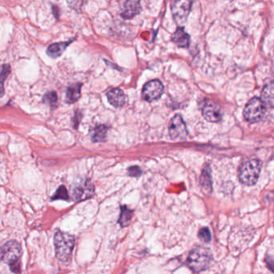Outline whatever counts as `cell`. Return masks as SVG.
I'll use <instances>...</instances> for the list:
<instances>
[{
    "label": "cell",
    "mask_w": 274,
    "mask_h": 274,
    "mask_svg": "<svg viewBox=\"0 0 274 274\" xmlns=\"http://www.w3.org/2000/svg\"><path fill=\"white\" fill-rule=\"evenodd\" d=\"M21 256L22 248L20 244L15 240H10L0 250V261L8 264L11 270L15 273L20 272Z\"/></svg>",
    "instance_id": "6da1fadb"
},
{
    "label": "cell",
    "mask_w": 274,
    "mask_h": 274,
    "mask_svg": "<svg viewBox=\"0 0 274 274\" xmlns=\"http://www.w3.org/2000/svg\"><path fill=\"white\" fill-rule=\"evenodd\" d=\"M54 244L57 259L63 263L68 262L75 245L73 236L62 231H57L54 236Z\"/></svg>",
    "instance_id": "7a4b0ae2"
},
{
    "label": "cell",
    "mask_w": 274,
    "mask_h": 274,
    "mask_svg": "<svg viewBox=\"0 0 274 274\" xmlns=\"http://www.w3.org/2000/svg\"><path fill=\"white\" fill-rule=\"evenodd\" d=\"M262 163L259 159L245 161L240 165L238 170V178L241 184L245 186H254L259 179Z\"/></svg>",
    "instance_id": "3957f363"
},
{
    "label": "cell",
    "mask_w": 274,
    "mask_h": 274,
    "mask_svg": "<svg viewBox=\"0 0 274 274\" xmlns=\"http://www.w3.org/2000/svg\"><path fill=\"white\" fill-rule=\"evenodd\" d=\"M212 253L209 248L205 247H197L190 252L187 263L188 267L194 272H199L209 268L212 263Z\"/></svg>",
    "instance_id": "277c9868"
},
{
    "label": "cell",
    "mask_w": 274,
    "mask_h": 274,
    "mask_svg": "<svg viewBox=\"0 0 274 274\" xmlns=\"http://www.w3.org/2000/svg\"><path fill=\"white\" fill-rule=\"evenodd\" d=\"M266 106L259 97H253L244 107L243 115L245 121L250 123L259 122L265 116Z\"/></svg>",
    "instance_id": "5b68a950"
},
{
    "label": "cell",
    "mask_w": 274,
    "mask_h": 274,
    "mask_svg": "<svg viewBox=\"0 0 274 274\" xmlns=\"http://www.w3.org/2000/svg\"><path fill=\"white\" fill-rule=\"evenodd\" d=\"M169 132L173 140H184L188 137V130L181 116L177 114L172 118L169 122Z\"/></svg>",
    "instance_id": "8992f818"
},
{
    "label": "cell",
    "mask_w": 274,
    "mask_h": 274,
    "mask_svg": "<svg viewBox=\"0 0 274 274\" xmlns=\"http://www.w3.org/2000/svg\"><path fill=\"white\" fill-rule=\"evenodd\" d=\"M191 4L193 3L190 1L180 0V1H176L172 4L173 18L179 26L184 24L188 19L190 11H191Z\"/></svg>",
    "instance_id": "52a82bcc"
},
{
    "label": "cell",
    "mask_w": 274,
    "mask_h": 274,
    "mask_svg": "<svg viewBox=\"0 0 274 274\" xmlns=\"http://www.w3.org/2000/svg\"><path fill=\"white\" fill-rule=\"evenodd\" d=\"M163 93V85L159 80H152L145 84L142 96L146 102H152L160 98Z\"/></svg>",
    "instance_id": "ba28073f"
},
{
    "label": "cell",
    "mask_w": 274,
    "mask_h": 274,
    "mask_svg": "<svg viewBox=\"0 0 274 274\" xmlns=\"http://www.w3.org/2000/svg\"><path fill=\"white\" fill-rule=\"evenodd\" d=\"M202 114L207 121L214 123L219 122L223 116L221 106L212 101H208L205 103L203 107Z\"/></svg>",
    "instance_id": "9c48e42d"
},
{
    "label": "cell",
    "mask_w": 274,
    "mask_h": 274,
    "mask_svg": "<svg viewBox=\"0 0 274 274\" xmlns=\"http://www.w3.org/2000/svg\"><path fill=\"white\" fill-rule=\"evenodd\" d=\"M94 185L89 181L83 182L74 188L73 196L75 201H84L92 198L94 195Z\"/></svg>",
    "instance_id": "30bf717a"
},
{
    "label": "cell",
    "mask_w": 274,
    "mask_h": 274,
    "mask_svg": "<svg viewBox=\"0 0 274 274\" xmlns=\"http://www.w3.org/2000/svg\"><path fill=\"white\" fill-rule=\"evenodd\" d=\"M141 4L138 1H126L123 7L121 16L124 19H131L138 15L141 12Z\"/></svg>",
    "instance_id": "8fae6325"
},
{
    "label": "cell",
    "mask_w": 274,
    "mask_h": 274,
    "mask_svg": "<svg viewBox=\"0 0 274 274\" xmlns=\"http://www.w3.org/2000/svg\"><path fill=\"white\" fill-rule=\"evenodd\" d=\"M261 100L266 106V108H274V81L264 86L261 91Z\"/></svg>",
    "instance_id": "7c38bea8"
},
{
    "label": "cell",
    "mask_w": 274,
    "mask_h": 274,
    "mask_svg": "<svg viewBox=\"0 0 274 274\" xmlns=\"http://www.w3.org/2000/svg\"><path fill=\"white\" fill-rule=\"evenodd\" d=\"M107 100L109 103L114 107H121L126 102L125 95L120 89H113L107 93Z\"/></svg>",
    "instance_id": "4fadbf2b"
},
{
    "label": "cell",
    "mask_w": 274,
    "mask_h": 274,
    "mask_svg": "<svg viewBox=\"0 0 274 274\" xmlns=\"http://www.w3.org/2000/svg\"><path fill=\"white\" fill-rule=\"evenodd\" d=\"M173 43L180 47H188L190 44V36L186 33L183 27H179L172 37Z\"/></svg>",
    "instance_id": "5bb4252c"
},
{
    "label": "cell",
    "mask_w": 274,
    "mask_h": 274,
    "mask_svg": "<svg viewBox=\"0 0 274 274\" xmlns=\"http://www.w3.org/2000/svg\"><path fill=\"white\" fill-rule=\"evenodd\" d=\"M71 41L59 42V43L51 44L47 47V55L51 58H57V57H60L65 51L66 48L68 47Z\"/></svg>",
    "instance_id": "9a60e30c"
},
{
    "label": "cell",
    "mask_w": 274,
    "mask_h": 274,
    "mask_svg": "<svg viewBox=\"0 0 274 274\" xmlns=\"http://www.w3.org/2000/svg\"><path fill=\"white\" fill-rule=\"evenodd\" d=\"M81 87L82 84H74L68 88L67 93H66V102L68 104H72L77 102L80 97Z\"/></svg>",
    "instance_id": "2e32d148"
},
{
    "label": "cell",
    "mask_w": 274,
    "mask_h": 274,
    "mask_svg": "<svg viewBox=\"0 0 274 274\" xmlns=\"http://www.w3.org/2000/svg\"><path fill=\"white\" fill-rule=\"evenodd\" d=\"M200 183H201V186L202 187L203 190H204L205 192H212V177H211V170L209 166H206L205 168L203 169Z\"/></svg>",
    "instance_id": "e0dca14e"
},
{
    "label": "cell",
    "mask_w": 274,
    "mask_h": 274,
    "mask_svg": "<svg viewBox=\"0 0 274 274\" xmlns=\"http://www.w3.org/2000/svg\"><path fill=\"white\" fill-rule=\"evenodd\" d=\"M107 127L104 125L98 126L92 131V140L94 142H102L105 140Z\"/></svg>",
    "instance_id": "ac0fdd59"
},
{
    "label": "cell",
    "mask_w": 274,
    "mask_h": 274,
    "mask_svg": "<svg viewBox=\"0 0 274 274\" xmlns=\"http://www.w3.org/2000/svg\"><path fill=\"white\" fill-rule=\"evenodd\" d=\"M132 214H133V212L128 207H121V212H120V219L118 220L121 227H126V226L129 225L131 218H132Z\"/></svg>",
    "instance_id": "d6986e66"
},
{
    "label": "cell",
    "mask_w": 274,
    "mask_h": 274,
    "mask_svg": "<svg viewBox=\"0 0 274 274\" xmlns=\"http://www.w3.org/2000/svg\"><path fill=\"white\" fill-rule=\"evenodd\" d=\"M57 101H58V97H57V93L54 91L49 92L43 97V102L51 106V108L57 107Z\"/></svg>",
    "instance_id": "ffe728a7"
},
{
    "label": "cell",
    "mask_w": 274,
    "mask_h": 274,
    "mask_svg": "<svg viewBox=\"0 0 274 274\" xmlns=\"http://www.w3.org/2000/svg\"><path fill=\"white\" fill-rule=\"evenodd\" d=\"M52 201H56V200H64V201H67L68 200V194L66 187L64 186H60L57 190V192L53 195L51 198Z\"/></svg>",
    "instance_id": "44dd1931"
},
{
    "label": "cell",
    "mask_w": 274,
    "mask_h": 274,
    "mask_svg": "<svg viewBox=\"0 0 274 274\" xmlns=\"http://www.w3.org/2000/svg\"><path fill=\"white\" fill-rule=\"evenodd\" d=\"M198 236L199 238L201 239L202 241L205 243H209L211 239H212V236H211V233L209 229L208 228H203L201 230L199 231V233H198Z\"/></svg>",
    "instance_id": "7402d4cb"
},
{
    "label": "cell",
    "mask_w": 274,
    "mask_h": 274,
    "mask_svg": "<svg viewBox=\"0 0 274 274\" xmlns=\"http://www.w3.org/2000/svg\"><path fill=\"white\" fill-rule=\"evenodd\" d=\"M128 175L132 177H138L142 174V170L139 166H134L129 167L128 170Z\"/></svg>",
    "instance_id": "603a6c76"
},
{
    "label": "cell",
    "mask_w": 274,
    "mask_h": 274,
    "mask_svg": "<svg viewBox=\"0 0 274 274\" xmlns=\"http://www.w3.org/2000/svg\"><path fill=\"white\" fill-rule=\"evenodd\" d=\"M265 262H266L267 267L271 272H274V257H267L265 259Z\"/></svg>",
    "instance_id": "cb8c5ba5"
},
{
    "label": "cell",
    "mask_w": 274,
    "mask_h": 274,
    "mask_svg": "<svg viewBox=\"0 0 274 274\" xmlns=\"http://www.w3.org/2000/svg\"><path fill=\"white\" fill-rule=\"evenodd\" d=\"M10 70H11V68H10L9 65H4V69L1 72V78H2V80L6 79L8 74L10 73Z\"/></svg>",
    "instance_id": "d4e9b609"
},
{
    "label": "cell",
    "mask_w": 274,
    "mask_h": 274,
    "mask_svg": "<svg viewBox=\"0 0 274 274\" xmlns=\"http://www.w3.org/2000/svg\"><path fill=\"white\" fill-rule=\"evenodd\" d=\"M5 91H4V85L3 82H0V97L4 96Z\"/></svg>",
    "instance_id": "484cf974"
}]
</instances>
